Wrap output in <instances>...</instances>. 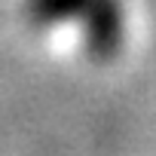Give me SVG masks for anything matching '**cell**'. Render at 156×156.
Masks as SVG:
<instances>
[{
  "instance_id": "cell-1",
  "label": "cell",
  "mask_w": 156,
  "mask_h": 156,
  "mask_svg": "<svg viewBox=\"0 0 156 156\" xmlns=\"http://www.w3.org/2000/svg\"><path fill=\"white\" fill-rule=\"evenodd\" d=\"M25 19L43 34H67L92 61H110L129 40L122 0H25Z\"/></svg>"
}]
</instances>
